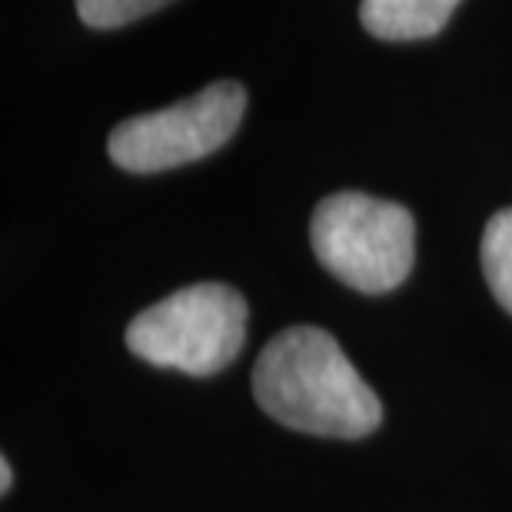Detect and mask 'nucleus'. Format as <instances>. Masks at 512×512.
Listing matches in <instances>:
<instances>
[{"label":"nucleus","instance_id":"nucleus-1","mask_svg":"<svg viewBox=\"0 0 512 512\" xmlns=\"http://www.w3.org/2000/svg\"><path fill=\"white\" fill-rule=\"evenodd\" d=\"M253 396L266 416L310 436L360 439L383 423L380 396L320 326H290L263 346Z\"/></svg>","mask_w":512,"mask_h":512},{"label":"nucleus","instance_id":"nucleus-2","mask_svg":"<svg viewBox=\"0 0 512 512\" xmlns=\"http://www.w3.org/2000/svg\"><path fill=\"white\" fill-rule=\"evenodd\" d=\"M247 340V300L227 283H193L147 306L127 326L133 356L160 370L213 376Z\"/></svg>","mask_w":512,"mask_h":512},{"label":"nucleus","instance_id":"nucleus-3","mask_svg":"<svg viewBox=\"0 0 512 512\" xmlns=\"http://www.w3.org/2000/svg\"><path fill=\"white\" fill-rule=\"evenodd\" d=\"M310 243L316 260L350 290L389 293L413 270L416 223L393 200L343 190L316 207Z\"/></svg>","mask_w":512,"mask_h":512},{"label":"nucleus","instance_id":"nucleus-4","mask_svg":"<svg viewBox=\"0 0 512 512\" xmlns=\"http://www.w3.org/2000/svg\"><path fill=\"white\" fill-rule=\"evenodd\" d=\"M243 110H247L243 84L217 80L197 97L117 124L107 140L110 160L127 173H160L203 160L237 133Z\"/></svg>","mask_w":512,"mask_h":512},{"label":"nucleus","instance_id":"nucleus-5","mask_svg":"<svg viewBox=\"0 0 512 512\" xmlns=\"http://www.w3.org/2000/svg\"><path fill=\"white\" fill-rule=\"evenodd\" d=\"M459 0H363L360 20L380 40H426L439 34Z\"/></svg>","mask_w":512,"mask_h":512},{"label":"nucleus","instance_id":"nucleus-6","mask_svg":"<svg viewBox=\"0 0 512 512\" xmlns=\"http://www.w3.org/2000/svg\"><path fill=\"white\" fill-rule=\"evenodd\" d=\"M483 276L496 303L512 316V207L499 210L483 233Z\"/></svg>","mask_w":512,"mask_h":512},{"label":"nucleus","instance_id":"nucleus-7","mask_svg":"<svg viewBox=\"0 0 512 512\" xmlns=\"http://www.w3.org/2000/svg\"><path fill=\"white\" fill-rule=\"evenodd\" d=\"M173 0H77V14L87 27L94 30H114L133 24V20L167 7Z\"/></svg>","mask_w":512,"mask_h":512},{"label":"nucleus","instance_id":"nucleus-8","mask_svg":"<svg viewBox=\"0 0 512 512\" xmlns=\"http://www.w3.org/2000/svg\"><path fill=\"white\" fill-rule=\"evenodd\" d=\"M10 479H14V476H10V463H7V459H0V489H4V493H10V486H14Z\"/></svg>","mask_w":512,"mask_h":512}]
</instances>
